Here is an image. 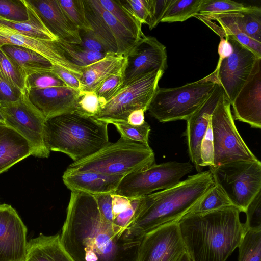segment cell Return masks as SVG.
I'll return each mask as SVG.
<instances>
[{
	"label": "cell",
	"instance_id": "cell-41",
	"mask_svg": "<svg viewBox=\"0 0 261 261\" xmlns=\"http://www.w3.org/2000/svg\"><path fill=\"white\" fill-rule=\"evenodd\" d=\"M123 71L124 68L106 79L94 91L103 105L114 97L122 88Z\"/></svg>",
	"mask_w": 261,
	"mask_h": 261
},
{
	"label": "cell",
	"instance_id": "cell-12",
	"mask_svg": "<svg viewBox=\"0 0 261 261\" xmlns=\"http://www.w3.org/2000/svg\"><path fill=\"white\" fill-rule=\"evenodd\" d=\"M6 125L12 128L31 144L33 156L48 158L50 151L45 145L44 127L46 119L29 100L27 93L14 102L0 104Z\"/></svg>",
	"mask_w": 261,
	"mask_h": 261
},
{
	"label": "cell",
	"instance_id": "cell-54",
	"mask_svg": "<svg viewBox=\"0 0 261 261\" xmlns=\"http://www.w3.org/2000/svg\"><path fill=\"white\" fill-rule=\"evenodd\" d=\"M233 49L231 43L225 37L220 38L218 52L219 58L217 64H219L224 59L229 57L233 53Z\"/></svg>",
	"mask_w": 261,
	"mask_h": 261
},
{
	"label": "cell",
	"instance_id": "cell-33",
	"mask_svg": "<svg viewBox=\"0 0 261 261\" xmlns=\"http://www.w3.org/2000/svg\"><path fill=\"white\" fill-rule=\"evenodd\" d=\"M202 0H171L161 22H183L197 14Z\"/></svg>",
	"mask_w": 261,
	"mask_h": 261
},
{
	"label": "cell",
	"instance_id": "cell-23",
	"mask_svg": "<svg viewBox=\"0 0 261 261\" xmlns=\"http://www.w3.org/2000/svg\"><path fill=\"white\" fill-rule=\"evenodd\" d=\"M126 57L115 53H108L102 59L88 66L81 67L80 81L81 91L94 92L101 83L112 75L122 70Z\"/></svg>",
	"mask_w": 261,
	"mask_h": 261
},
{
	"label": "cell",
	"instance_id": "cell-29",
	"mask_svg": "<svg viewBox=\"0 0 261 261\" xmlns=\"http://www.w3.org/2000/svg\"><path fill=\"white\" fill-rule=\"evenodd\" d=\"M100 10L116 41L117 54L125 56L140 39L135 37L109 12L103 9L100 5Z\"/></svg>",
	"mask_w": 261,
	"mask_h": 261
},
{
	"label": "cell",
	"instance_id": "cell-15",
	"mask_svg": "<svg viewBox=\"0 0 261 261\" xmlns=\"http://www.w3.org/2000/svg\"><path fill=\"white\" fill-rule=\"evenodd\" d=\"M27 228L10 205L0 204V261H23Z\"/></svg>",
	"mask_w": 261,
	"mask_h": 261
},
{
	"label": "cell",
	"instance_id": "cell-39",
	"mask_svg": "<svg viewBox=\"0 0 261 261\" xmlns=\"http://www.w3.org/2000/svg\"><path fill=\"white\" fill-rule=\"evenodd\" d=\"M0 17L14 22H24L29 19L25 0H0Z\"/></svg>",
	"mask_w": 261,
	"mask_h": 261
},
{
	"label": "cell",
	"instance_id": "cell-52",
	"mask_svg": "<svg viewBox=\"0 0 261 261\" xmlns=\"http://www.w3.org/2000/svg\"><path fill=\"white\" fill-rule=\"evenodd\" d=\"M22 93L0 76V104L16 101Z\"/></svg>",
	"mask_w": 261,
	"mask_h": 261
},
{
	"label": "cell",
	"instance_id": "cell-44",
	"mask_svg": "<svg viewBox=\"0 0 261 261\" xmlns=\"http://www.w3.org/2000/svg\"><path fill=\"white\" fill-rule=\"evenodd\" d=\"M143 200L144 196L130 198L129 206L114 218L113 223L123 229H127L141 210Z\"/></svg>",
	"mask_w": 261,
	"mask_h": 261
},
{
	"label": "cell",
	"instance_id": "cell-36",
	"mask_svg": "<svg viewBox=\"0 0 261 261\" xmlns=\"http://www.w3.org/2000/svg\"><path fill=\"white\" fill-rule=\"evenodd\" d=\"M238 248V261H261V230L246 231Z\"/></svg>",
	"mask_w": 261,
	"mask_h": 261
},
{
	"label": "cell",
	"instance_id": "cell-6",
	"mask_svg": "<svg viewBox=\"0 0 261 261\" xmlns=\"http://www.w3.org/2000/svg\"><path fill=\"white\" fill-rule=\"evenodd\" d=\"M215 84L205 77L175 88L159 87L147 111L162 123L187 120L209 97Z\"/></svg>",
	"mask_w": 261,
	"mask_h": 261
},
{
	"label": "cell",
	"instance_id": "cell-48",
	"mask_svg": "<svg viewBox=\"0 0 261 261\" xmlns=\"http://www.w3.org/2000/svg\"><path fill=\"white\" fill-rule=\"evenodd\" d=\"M171 1L149 0V17L147 25L150 30H152L161 22Z\"/></svg>",
	"mask_w": 261,
	"mask_h": 261
},
{
	"label": "cell",
	"instance_id": "cell-40",
	"mask_svg": "<svg viewBox=\"0 0 261 261\" xmlns=\"http://www.w3.org/2000/svg\"><path fill=\"white\" fill-rule=\"evenodd\" d=\"M59 2L79 30H91L86 16L84 0H59Z\"/></svg>",
	"mask_w": 261,
	"mask_h": 261
},
{
	"label": "cell",
	"instance_id": "cell-46",
	"mask_svg": "<svg viewBox=\"0 0 261 261\" xmlns=\"http://www.w3.org/2000/svg\"><path fill=\"white\" fill-rule=\"evenodd\" d=\"M120 4L142 24H147L149 17V0H119Z\"/></svg>",
	"mask_w": 261,
	"mask_h": 261
},
{
	"label": "cell",
	"instance_id": "cell-24",
	"mask_svg": "<svg viewBox=\"0 0 261 261\" xmlns=\"http://www.w3.org/2000/svg\"><path fill=\"white\" fill-rule=\"evenodd\" d=\"M23 261H74L60 241V234H40L28 241Z\"/></svg>",
	"mask_w": 261,
	"mask_h": 261
},
{
	"label": "cell",
	"instance_id": "cell-11",
	"mask_svg": "<svg viewBox=\"0 0 261 261\" xmlns=\"http://www.w3.org/2000/svg\"><path fill=\"white\" fill-rule=\"evenodd\" d=\"M225 38L232 45L233 53L217 64L215 70L206 77L222 87L225 97L231 104L250 79L257 60L260 58L232 36L228 35Z\"/></svg>",
	"mask_w": 261,
	"mask_h": 261
},
{
	"label": "cell",
	"instance_id": "cell-13",
	"mask_svg": "<svg viewBox=\"0 0 261 261\" xmlns=\"http://www.w3.org/2000/svg\"><path fill=\"white\" fill-rule=\"evenodd\" d=\"M124 56L122 87L144 75L156 70L164 71L167 67L166 47L153 37L144 35Z\"/></svg>",
	"mask_w": 261,
	"mask_h": 261
},
{
	"label": "cell",
	"instance_id": "cell-37",
	"mask_svg": "<svg viewBox=\"0 0 261 261\" xmlns=\"http://www.w3.org/2000/svg\"><path fill=\"white\" fill-rule=\"evenodd\" d=\"M247 8L243 4L230 0H202L198 15L206 16L222 13L238 12Z\"/></svg>",
	"mask_w": 261,
	"mask_h": 261
},
{
	"label": "cell",
	"instance_id": "cell-25",
	"mask_svg": "<svg viewBox=\"0 0 261 261\" xmlns=\"http://www.w3.org/2000/svg\"><path fill=\"white\" fill-rule=\"evenodd\" d=\"M84 3L90 30L102 44L107 53H117L116 41L102 16L98 0H84Z\"/></svg>",
	"mask_w": 261,
	"mask_h": 261
},
{
	"label": "cell",
	"instance_id": "cell-16",
	"mask_svg": "<svg viewBox=\"0 0 261 261\" xmlns=\"http://www.w3.org/2000/svg\"><path fill=\"white\" fill-rule=\"evenodd\" d=\"M224 91L222 87L215 84L211 95L202 106L187 120L184 133L190 160L197 171H202L200 147L201 140L207 128L211 115Z\"/></svg>",
	"mask_w": 261,
	"mask_h": 261
},
{
	"label": "cell",
	"instance_id": "cell-42",
	"mask_svg": "<svg viewBox=\"0 0 261 261\" xmlns=\"http://www.w3.org/2000/svg\"><path fill=\"white\" fill-rule=\"evenodd\" d=\"M66 86L65 83L51 71L35 72L27 76L25 90L42 89L51 87Z\"/></svg>",
	"mask_w": 261,
	"mask_h": 261
},
{
	"label": "cell",
	"instance_id": "cell-5",
	"mask_svg": "<svg viewBox=\"0 0 261 261\" xmlns=\"http://www.w3.org/2000/svg\"><path fill=\"white\" fill-rule=\"evenodd\" d=\"M155 163V154L149 146L123 137L110 143L94 153L73 162L64 172H94L126 175Z\"/></svg>",
	"mask_w": 261,
	"mask_h": 261
},
{
	"label": "cell",
	"instance_id": "cell-2",
	"mask_svg": "<svg viewBox=\"0 0 261 261\" xmlns=\"http://www.w3.org/2000/svg\"><path fill=\"white\" fill-rule=\"evenodd\" d=\"M241 212L229 206L204 213H188L178 222L192 261H226L238 247L246 229Z\"/></svg>",
	"mask_w": 261,
	"mask_h": 261
},
{
	"label": "cell",
	"instance_id": "cell-34",
	"mask_svg": "<svg viewBox=\"0 0 261 261\" xmlns=\"http://www.w3.org/2000/svg\"><path fill=\"white\" fill-rule=\"evenodd\" d=\"M0 76L23 93L27 75L23 69L0 47Z\"/></svg>",
	"mask_w": 261,
	"mask_h": 261
},
{
	"label": "cell",
	"instance_id": "cell-18",
	"mask_svg": "<svg viewBox=\"0 0 261 261\" xmlns=\"http://www.w3.org/2000/svg\"><path fill=\"white\" fill-rule=\"evenodd\" d=\"M46 29L58 39L81 42L79 29L60 5L59 0H27Z\"/></svg>",
	"mask_w": 261,
	"mask_h": 261
},
{
	"label": "cell",
	"instance_id": "cell-49",
	"mask_svg": "<svg viewBox=\"0 0 261 261\" xmlns=\"http://www.w3.org/2000/svg\"><path fill=\"white\" fill-rule=\"evenodd\" d=\"M79 34L81 40L80 45L82 47L91 51L108 53L104 46L90 30H79Z\"/></svg>",
	"mask_w": 261,
	"mask_h": 261
},
{
	"label": "cell",
	"instance_id": "cell-17",
	"mask_svg": "<svg viewBox=\"0 0 261 261\" xmlns=\"http://www.w3.org/2000/svg\"><path fill=\"white\" fill-rule=\"evenodd\" d=\"M231 105L234 120L261 128V59L257 60L253 71Z\"/></svg>",
	"mask_w": 261,
	"mask_h": 261
},
{
	"label": "cell",
	"instance_id": "cell-10",
	"mask_svg": "<svg viewBox=\"0 0 261 261\" xmlns=\"http://www.w3.org/2000/svg\"><path fill=\"white\" fill-rule=\"evenodd\" d=\"M164 72L153 71L122 87L94 117L109 124L112 121H127L128 115L136 110L147 111Z\"/></svg>",
	"mask_w": 261,
	"mask_h": 261
},
{
	"label": "cell",
	"instance_id": "cell-3",
	"mask_svg": "<svg viewBox=\"0 0 261 261\" xmlns=\"http://www.w3.org/2000/svg\"><path fill=\"white\" fill-rule=\"evenodd\" d=\"M214 180L210 170L188 176L168 188L144 196L139 214L127 228L134 238L143 239L161 226L177 222L199 202Z\"/></svg>",
	"mask_w": 261,
	"mask_h": 261
},
{
	"label": "cell",
	"instance_id": "cell-8",
	"mask_svg": "<svg viewBox=\"0 0 261 261\" xmlns=\"http://www.w3.org/2000/svg\"><path fill=\"white\" fill-rule=\"evenodd\" d=\"M230 106L223 92L211 115L214 148V166L212 167L236 161L257 159L239 134Z\"/></svg>",
	"mask_w": 261,
	"mask_h": 261
},
{
	"label": "cell",
	"instance_id": "cell-30",
	"mask_svg": "<svg viewBox=\"0 0 261 261\" xmlns=\"http://www.w3.org/2000/svg\"><path fill=\"white\" fill-rule=\"evenodd\" d=\"M103 9L109 12L137 39L144 34L142 23L133 17L120 3L119 0H98Z\"/></svg>",
	"mask_w": 261,
	"mask_h": 261
},
{
	"label": "cell",
	"instance_id": "cell-26",
	"mask_svg": "<svg viewBox=\"0 0 261 261\" xmlns=\"http://www.w3.org/2000/svg\"><path fill=\"white\" fill-rule=\"evenodd\" d=\"M1 48L19 65L27 77L35 72L51 70L53 63L33 50L13 45H4Z\"/></svg>",
	"mask_w": 261,
	"mask_h": 261
},
{
	"label": "cell",
	"instance_id": "cell-4",
	"mask_svg": "<svg viewBox=\"0 0 261 261\" xmlns=\"http://www.w3.org/2000/svg\"><path fill=\"white\" fill-rule=\"evenodd\" d=\"M108 124L76 111L46 119L44 140L50 151L62 152L73 162L97 152L110 142Z\"/></svg>",
	"mask_w": 261,
	"mask_h": 261
},
{
	"label": "cell",
	"instance_id": "cell-31",
	"mask_svg": "<svg viewBox=\"0 0 261 261\" xmlns=\"http://www.w3.org/2000/svg\"><path fill=\"white\" fill-rule=\"evenodd\" d=\"M229 206L234 205L222 188L214 182V185L189 213H204Z\"/></svg>",
	"mask_w": 261,
	"mask_h": 261
},
{
	"label": "cell",
	"instance_id": "cell-32",
	"mask_svg": "<svg viewBox=\"0 0 261 261\" xmlns=\"http://www.w3.org/2000/svg\"><path fill=\"white\" fill-rule=\"evenodd\" d=\"M56 42L67 60L81 68L102 59L106 55V53L88 50L79 44L70 43L60 40H57Z\"/></svg>",
	"mask_w": 261,
	"mask_h": 261
},
{
	"label": "cell",
	"instance_id": "cell-43",
	"mask_svg": "<svg viewBox=\"0 0 261 261\" xmlns=\"http://www.w3.org/2000/svg\"><path fill=\"white\" fill-rule=\"evenodd\" d=\"M103 106L94 92L80 91L75 111L84 115L94 117Z\"/></svg>",
	"mask_w": 261,
	"mask_h": 261
},
{
	"label": "cell",
	"instance_id": "cell-14",
	"mask_svg": "<svg viewBox=\"0 0 261 261\" xmlns=\"http://www.w3.org/2000/svg\"><path fill=\"white\" fill-rule=\"evenodd\" d=\"M185 251L178 223L174 222L144 236L138 261H177Z\"/></svg>",
	"mask_w": 261,
	"mask_h": 261
},
{
	"label": "cell",
	"instance_id": "cell-1",
	"mask_svg": "<svg viewBox=\"0 0 261 261\" xmlns=\"http://www.w3.org/2000/svg\"><path fill=\"white\" fill-rule=\"evenodd\" d=\"M60 237L74 261H138L142 240L107 221L94 195L79 191H71Z\"/></svg>",
	"mask_w": 261,
	"mask_h": 261
},
{
	"label": "cell",
	"instance_id": "cell-35",
	"mask_svg": "<svg viewBox=\"0 0 261 261\" xmlns=\"http://www.w3.org/2000/svg\"><path fill=\"white\" fill-rule=\"evenodd\" d=\"M236 19L243 32L249 37L261 43V8L247 6L243 11L235 13Z\"/></svg>",
	"mask_w": 261,
	"mask_h": 261
},
{
	"label": "cell",
	"instance_id": "cell-21",
	"mask_svg": "<svg viewBox=\"0 0 261 261\" xmlns=\"http://www.w3.org/2000/svg\"><path fill=\"white\" fill-rule=\"evenodd\" d=\"M124 176L94 172H64L62 179L65 185L71 191H79L96 195L114 193Z\"/></svg>",
	"mask_w": 261,
	"mask_h": 261
},
{
	"label": "cell",
	"instance_id": "cell-28",
	"mask_svg": "<svg viewBox=\"0 0 261 261\" xmlns=\"http://www.w3.org/2000/svg\"><path fill=\"white\" fill-rule=\"evenodd\" d=\"M29 12V19L24 22H14L0 17V24L20 33L35 38L57 41V38L44 25L32 7L25 0Z\"/></svg>",
	"mask_w": 261,
	"mask_h": 261
},
{
	"label": "cell",
	"instance_id": "cell-56",
	"mask_svg": "<svg viewBox=\"0 0 261 261\" xmlns=\"http://www.w3.org/2000/svg\"><path fill=\"white\" fill-rule=\"evenodd\" d=\"M177 261H192L189 254L185 251Z\"/></svg>",
	"mask_w": 261,
	"mask_h": 261
},
{
	"label": "cell",
	"instance_id": "cell-57",
	"mask_svg": "<svg viewBox=\"0 0 261 261\" xmlns=\"http://www.w3.org/2000/svg\"><path fill=\"white\" fill-rule=\"evenodd\" d=\"M0 124L6 125L5 118L3 110L0 106Z\"/></svg>",
	"mask_w": 261,
	"mask_h": 261
},
{
	"label": "cell",
	"instance_id": "cell-7",
	"mask_svg": "<svg viewBox=\"0 0 261 261\" xmlns=\"http://www.w3.org/2000/svg\"><path fill=\"white\" fill-rule=\"evenodd\" d=\"M214 182L224 190L234 206L244 212L261 191V162L239 161L209 168Z\"/></svg>",
	"mask_w": 261,
	"mask_h": 261
},
{
	"label": "cell",
	"instance_id": "cell-45",
	"mask_svg": "<svg viewBox=\"0 0 261 261\" xmlns=\"http://www.w3.org/2000/svg\"><path fill=\"white\" fill-rule=\"evenodd\" d=\"M245 213L246 219L244 224L246 231L261 230V191L248 205Z\"/></svg>",
	"mask_w": 261,
	"mask_h": 261
},
{
	"label": "cell",
	"instance_id": "cell-20",
	"mask_svg": "<svg viewBox=\"0 0 261 261\" xmlns=\"http://www.w3.org/2000/svg\"><path fill=\"white\" fill-rule=\"evenodd\" d=\"M30 102L45 118L76 110L80 92L67 86L25 90Z\"/></svg>",
	"mask_w": 261,
	"mask_h": 261
},
{
	"label": "cell",
	"instance_id": "cell-9",
	"mask_svg": "<svg viewBox=\"0 0 261 261\" xmlns=\"http://www.w3.org/2000/svg\"><path fill=\"white\" fill-rule=\"evenodd\" d=\"M193 170L190 162L154 163L124 176L114 193L129 198L147 195L176 185Z\"/></svg>",
	"mask_w": 261,
	"mask_h": 261
},
{
	"label": "cell",
	"instance_id": "cell-47",
	"mask_svg": "<svg viewBox=\"0 0 261 261\" xmlns=\"http://www.w3.org/2000/svg\"><path fill=\"white\" fill-rule=\"evenodd\" d=\"M200 154L202 168L214 166V148L213 136L211 126V118L205 133L201 140Z\"/></svg>",
	"mask_w": 261,
	"mask_h": 261
},
{
	"label": "cell",
	"instance_id": "cell-22",
	"mask_svg": "<svg viewBox=\"0 0 261 261\" xmlns=\"http://www.w3.org/2000/svg\"><path fill=\"white\" fill-rule=\"evenodd\" d=\"M33 153L24 138L12 128L0 124V174Z\"/></svg>",
	"mask_w": 261,
	"mask_h": 261
},
{
	"label": "cell",
	"instance_id": "cell-50",
	"mask_svg": "<svg viewBox=\"0 0 261 261\" xmlns=\"http://www.w3.org/2000/svg\"><path fill=\"white\" fill-rule=\"evenodd\" d=\"M51 72L57 75L66 86L79 92L82 90L80 79L73 73L57 65H53Z\"/></svg>",
	"mask_w": 261,
	"mask_h": 261
},
{
	"label": "cell",
	"instance_id": "cell-38",
	"mask_svg": "<svg viewBox=\"0 0 261 261\" xmlns=\"http://www.w3.org/2000/svg\"><path fill=\"white\" fill-rule=\"evenodd\" d=\"M121 137L146 146L149 145V135L151 130L150 125L146 121L141 125L129 124L127 121H112Z\"/></svg>",
	"mask_w": 261,
	"mask_h": 261
},
{
	"label": "cell",
	"instance_id": "cell-55",
	"mask_svg": "<svg viewBox=\"0 0 261 261\" xmlns=\"http://www.w3.org/2000/svg\"><path fill=\"white\" fill-rule=\"evenodd\" d=\"M145 111L143 109L136 110L130 113L128 115L127 122L133 125H141L145 122L144 113Z\"/></svg>",
	"mask_w": 261,
	"mask_h": 261
},
{
	"label": "cell",
	"instance_id": "cell-51",
	"mask_svg": "<svg viewBox=\"0 0 261 261\" xmlns=\"http://www.w3.org/2000/svg\"><path fill=\"white\" fill-rule=\"evenodd\" d=\"M113 193H105L94 195L99 210L102 216L113 223L114 216L112 210Z\"/></svg>",
	"mask_w": 261,
	"mask_h": 261
},
{
	"label": "cell",
	"instance_id": "cell-53",
	"mask_svg": "<svg viewBox=\"0 0 261 261\" xmlns=\"http://www.w3.org/2000/svg\"><path fill=\"white\" fill-rule=\"evenodd\" d=\"M112 196V210L114 219L117 215L125 211L129 206L130 198L115 193H113Z\"/></svg>",
	"mask_w": 261,
	"mask_h": 261
},
{
	"label": "cell",
	"instance_id": "cell-19",
	"mask_svg": "<svg viewBox=\"0 0 261 261\" xmlns=\"http://www.w3.org/2000/svg\"><path fill=\"white\" fill-rule=\"evenodd\" d=\"M4 45L19 46L33 50L48 59L53 65L73 73L79 79L82 76L81 68L67 60L56 41L28 36L0 24V47Z\"/></svg>",
	"mask_w": 261,
	"mask_h": 261
},
{
	"label": "cell",
	"instance_id": "cell-27",
	"mask_svg": "<svg viewBox=\"0 0 261 261\" xmlns=\"http://www.w3.org/2000/svg\"><path fill=\"white\" fill-rule=\"evenodd\" d=\"M236 12L222 13L203 16L208 20H216L220 24L226 36H231L243 46L261 59V43L248 36L242 30L236 18Z\"/></svg>",
	"mask_w": 261,
	"mask_h": 261
}]
</instances>
